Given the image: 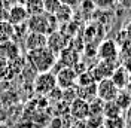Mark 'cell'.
I'll return each instance as SVG.
<instances>
[{
	"label": "cell",
	"instance_id": "6",
	"mask_svg": "<svg viewBox=\"0 0 131 128\" xmlns=\"http://www.w3.org/2000/svg\"><path fill=\"white\" fill-rule=\"evenodd\" d=\"M116 67H118L116 61H103V60H100L92 67V70H90V72L92 74L94 80L100 82V80H103V79H110V76L113 74Z\"/></svg>",
	"mask_w": 131,
	"mask_h": 128
},
{
	"label": "cell",
	"instance_id": "30",
	"mask_svg": "<svg viewBox=\"0 0 131 128\" xmlns=\"http://www.w3.org/2000/svg\"><path fill=\"white\" fill-rule=\"evenodd\" d=\"M61 5H66V6H70V8H73L78 5V0H58Z\"/></svg>",
	"mask_w": 131,
	"mask_h": 128
},
{
	"label": "cell",
	"instance_id": "31",
	"mask_svg": "<svg viewBox=\"0 0 131 128\" xmlns=\"http://www.w3.org/2000/svg\"><path fill=\"white\" fill-rule=\"evenodd\" d=\"M125 34H127V37H128L130 42H131V21L127 24V27H125Z\"/></svg>",
	"mask_w": 131,
	"mask_h": 128
},
{
	"label": "cell",
	"instance_id": "7",
	"mask_svg": "<svg viewBox=\"0 0 131 128\" xmlns=\"http://www.w3.org/2000/svg\"><path fill=\"white\" fill-rule=\"evenodd\" d=\"M55 78H57V87L64 91V89L74 87L76 79H78V73L74 72L73 67H61L57 72Z\"/></svg>",
	"mask_w": 131,
	"mask_h": 128
},
{
	"label": "cell",
	"instance_id": "14",
	"mask_svg": "<svg viewBox=\"0 0 131 128\" xmlns=\"http://www.w3.org/2000/svg\"><path fill=\"white\" fill-rule=\"evenodd\" d=\"M15 39V27L8 21H0V45Z\"/></svg>",
	"mask_w": 131,
	"mask_h": 128
},
{
	"label": "cell",
	"instance_id": "21",
	"mask_svg": "<svg viewBox=\"0 0 131 128\" xmlns=\"http://www.w3.org/2000/svg\"><path fill=\"white\" fill-rule=\"evenodd\" d=\"M76 83H78V87H91V85H95L97 82L94 80L91 72H83L81 74H78Z\"/></svg>",
	"mask_w": 131,
	"mask_h": 128
},
{
	"label": "cell",
	"instance_id": "32",
	"mask_svg": "<svg viewBox=\"0 0 131 128\" xmlns=\"http://www.w3.org/2000/svg\"><path fill=\"white\" fill-rule=\"evenodd\" d=\"M119 3L122 5L124 8H128V9L131 8V0H119Z\"/></svg>",
	"mask_w": 131,
	"mask_h": 128
},
{
	"label": "cell",
	"instance_id": "12",
	"mask_svg": "<svg viewBox=\"0 0 131 128\" xmlns=\"http://www.w3.org/2000/svg\"><path fill=\"white\" fill-rule=\"evenodd\" d=\"M130 76H131L130 72H128L124 66H118L116 70L113 72V74L110 76V80L113 82L115 87L119 89V91H122V89H125V87H127Z\"/></svg>",
	"mask_w": 131,
	"mask_h": 128
},
{
	"label": "cell",
	"instance_id": "26",
	"mask_svg": "<svg viewBox=\"0 0 131 128\" xmlns=\"http://www.w3.org/2000/svg\"><path fill=\"white\" fill-rule=\"evenodd\" d=\"M48 95H49L51 100H54V101H60V100H63V89L57 87L55 89H52L51 94H48Z\"/></svg>",
	"mask_w": 131,
	"mask_h": 128
},
{
	"label": "cell",
	"instance_id": "23",
	"mask_svg": "<svg viewBox=\"0 0 131 128\" xmlns=\"http://www.w3.org/2000/svg\"><path fill=\"white\" fill-rule=\"evenodd\" d=\"M103 107H104V103L101 100H92L90 103V116H103Z\"/></svg>",
	"mask_w": 131,
	"mask_h": 128
},
{
	"label": "cell",
	"instance_id": "33",
	"mask_svg": "<svg viewBox=\"0 0 131 128\" xmlns=\"http://www.w3.org/2000/svg\"><path fill=\"white\" fill-rule=\"evenodd\" d=\"M125 91L128 92L131 95V76H130V79H128V83H127V87H125Z\"/></svg>",
	"mask_w": 131,
	"mask_h": 128
},
{
	"label": "cell",
	"instance_id": "22",
	"mask_svg": "<svg viewBox=\"0 0 131 128\" xmlns=\"http://www.w3.org/2000/svg\"><path fill=\"white\" fill-rule=\"evenodd\" d=\"M103 127L104 128H127L125 118H124V116H118V118H109V119H104Z\"/></svg>",
	"mask_w": 131,
	"mask_h": 128
},
{
	"label": "cell",
	"instance_id": "2",
	"mask_svg": "<svg viewBox=\"0 0 131 128\" xmlns=\"http://www.w3.org/2000/svg\"><path fill=\"white\" fill-rule=\"evenodd\" d=\"M25 24H27L28 33H39V34L49 36L51 33L58 31V21L54 15L42 14V15L28 16Z\"/></svg>",
	"mask_w": 131,
	"mask_h": 128
},
{
	"label": "cell",
	"instance_id": "28",
	"mask_svg": "<svg viewBox=\"0 0 131 128\" xmlns=\"http://www.w3.org/2000/svg\"><path fill=\"white\" fill-rule=\"evenodd\" d=\"M25 0H2L3 6L6 9H9L10 6H15V5H24Z\"/></svg>",
	"mask_w": 131,
	"mask_h": 128
},
{
	"label": "cell",
	"instance_id": "20",
	"mask_svg": "<svg viewBox=\"0 0 131 128\" xmlns=\"http://www.w3.org/2000/svg\"><path fill=\"white\" fill-rule=\"evenodd\" d=\"M115 103L118 104V107H119L122 112L124 110H130L131 109V95L125 91V89H122V91H119V94L116 97Z\"/></svg>",
	"mask_w": 131,
	"mask_h": 128
},
{
	"label": "cell",
	"instance_id": "8",
	"mask_svg": "<svg viewBox=\"0 0 131 128\" xmlns=\"http://www.w3.org/2000/svg\"><path fill=\"white\" fill-rule=\"evenodd\" d=\"M69 113L74 121H86L90 116V103L82 98H76L69 104Z\"/></svg>",
	"mask_w": 131,
	"mask_h": 128
},
{
	"label": "cell",
	"instance_id": "16",
	"mask_svg": "<svg viewBox=\"0 0 131 128\" xmlns=\"http://www.w3.org/2000/svg\"><path fill=\"white\" fill-rule=\"evenodd\" d=\"M54 16H55V19L58 21V24H69L72 21V18H73V8L61 5L60 9L57 10V14Z\"/></svg>",
	"mask_w": 131,
	"mask_h": 128
},
{
	"label": "cell",
	"instance_id": "9",
	"mask_svg": "<svg viewBox=\"0 0 131 128\" xmlns=\"http://www.w3.org/2000/svg\"><path fill=\"white\" fill-rule=\"evenodd\" d=\"M27 19H28V14L25 10L24 5H15L8 9V23L10 25L14 27L23 25L27 23Z\"/></svg>",
	"mask_w": 131,
	"mask_h": 128
},
{
	"label": "cell",
	"instance_id": "3",
	"mask_svg": "<svg viewBox=\"0 0 131 128\" xmlns=\"http://www.w3.org/2000/svg\"><path fill=\"white\" fill-rule=\"evenodd\" d=\"M33 88L39 95H48L51 94L52 89L57 88V78L55 73L46 72V73H37L34 82H33Z\"/></svg>",
	"mask_w": 131,
	"mask_h": 128
},
{
	"label": "cell",
	"instance_id": "13",
	"mask_svg": "<svg viewBox=\"0 0 131 128\" xmlns=\"http://www.w3.org/2000/svg\"><path fill=\"white\" fill-rule=\"evenodd\" d=\"M74 88H76L78 98H82V100H85L88 103H91L92 100L97 98V83L91 85V87H78V85H74Z\"/></svg>",
	"mask_w": 131,
	"mask_h": 128
},
{
	"label": "cell",
	"instance_id": "11",
	"mask_svg": "<svg viewBox=\"0 0 131 128\" xmlns=\"http://www.w3.org/2000/svg\"><path fill=\"white\" fill-rule=\"evenodd\" d=\"M46 39L48 36L39 34V33H28L24 39V48L27 52L37 51V49L46 48Z\"/></svg>",
	"mask_w": 131,
	"mask_h": 128
},
{
	"label": "cell",
	"instance_id": "25",
	"mask_svg": "<svg viewBox=\"0 0 131 128\" xmlns=\"http://www.w3.org/2000/svg\"><path fill=\"white\" fill-rule=\"evenodd\" d=\"M88 128H98L103 127L104 124V116H88V119L85 121Z\"/></svg>",
	"mask_w": 131,
	"mask_h": 128
},
{
	"label": "cell",
	"instance_id": "10",
	"mask_svg": "<svg viewBox=\"0 0 131 128\" xmlns=\"http://www.w3.org/2000/svg\"><path fill=\"white\" fill-rule=\"evenodd\" d=\"M67 42L69 40L66 39V36L61 31H55V33H51L46 39V48L51 49L55 55H58L63 49L67 48Z\"/></svg>",
	"mask_w": 131,
	"mask_h": 128
},
{
	"label": "cell",
	"instance_id": "1",
	"mask_svg": "<svg viewBox=\"0 0 131 128\" xmlns=\"http://www.w3.org/2000/svg\"><path fill=\"white\" fill-rule=\"evenodd\" d=\"M27 60L37 73L52 72V67L57 63V55L48 48H42L37 51L27 52Z\"/></svg>",
	"mask_w": 131,
	"mask_h": 128
},
{
	"label": "cell",
	"instance_id": "5",
	"mask_svg": "<svg viewBox=\"0 0 131 128\" xmlns=\"http://www.w3.org/2000/svg\"><path fill=\"white\" fill-rule=\"evenodd\" d=\"M97 55L103 61H116L119 57V48L116 42L112 39L103 40L97 48Z\"/></svg>",
	"mask_w": 131,
	"mask_h": 128
},
{
	"label": "cell",
	"instance_id": "27",
	"mask_svg": "<svg viewBox=\"0 0 131 128\" xmlns=\"http://www.w3.org/2000/svg\"><path fill=\"white\" fill-rule=\"evenodd\" d=\"M95 6H98V8H103V9H106L109 8V6H112L113 5V2L115 0H91Z\"/></svg>",
	"mask_w": 131,
	"mask_h": 128
},
{
	"label": "cell",
	"instance_id": "4",
	"mask_svg": "<svg viewBox=\"0 0 131 128\" xmlns=\"http://www.w3.org/2000/svg\"><path fill=\"white\" fill-rule=\"evenodd\" d=\"M119 94V89L115 87V83L110 79H103L97 82V98L103 103L115 101Z\"/></svg>",
	"mask_w": 131,
	"mask_h": 128
},
{
	"label": "cell",
	"instance_id": "29",
	"mask_svg": "<svg viewBox=\"0 0 131 128\" xmlns=\"http://www.w3.org/2000/svg\"><path fill=\"white\" fill-rule=\"evenodd\" d=\"M51 128H63V119L61 118H54L51 121Z\"/></svg>",
	"mask_w": 131,
	"mask_h": 128
},
{
	"label": "cell",
	"instance_id": "34",
	"mask_svg": "<svg viewBox=\"0 0 131 128\" xmlns=\"http://www.w3.org/2000/svg\"><path fill=\"white\" fill-rule=\"evenodd\" d=\"M98 128H104V127H98Z\"/></svg>",
	"mask_w": 131,
	"mask_h": 128
},
{
	"label": "cell",
	"instance_id": "17",
	"mask_svg": "<svg viewBox=\"0 0 131 128\" xmlns=\"http://www.w3.org/2000/svg\"><path fill=\"white\" fill-rule=\"evenodd\" d=\"M61 63L64 64V67H73L78 63V54L72 48H66L61 51Z\"/></svg>",
	"mask_w": 131,
	"mask_h": 128
},
{
	"label": "cell",
	"instance_id": "15",
	"mask_svg": "<svg viewBox=\"0 0 131 128\" xmlns=\"http://www.w3.org/2000/svg\"><path fill=\"white\" fill-rule=\"evenodd\" d=\"M24 8L27 10L28 16H34V15H42L45 14L43 9V0H25L24 2Z\"/></svg>",
	"mask_w": 131,
	"mask_h": 128
},
{
	"label": "cell",
	"instance_id": "18",
	"mask_svg": "<svg viewBox=\"0 0 131 128\" xmlns=\"http://www.w3.org/2000/svg\"><path fill=\"white\" fill-rule=\"evenodd\" d=\"M18 45L15 42H6V43H2L0 45V55L6 57V58H15L18 57L19 51H18Z\"/></svg>",
	"mask_w": 131,
	"mask_h": 128
},
{
	"label": "cell",
	"instance_id": "24",
	"mask_svg": "<svg viewBox=\"0 0 131 128\" xmlns=\"http://www.w3.org/2000/svg\"><path fill=\"white\" fill-rule=\"evenodd\" d=\"M60 6H61V3L58 0H43V9H45L46 15H55Z\"/></svg>",
	"mask_w": 131,
	"mask_h": 128
},
{
	"label": "cell",
	"instance_id": "19",
	"mask_svg": "<svg viewBox=\"0 0 131 128\" xmlns=\"http://www.w3.org/2000/svg\"><path fill=\"white\" fill-rule=\"evenodd\" d=\"M103 116L104 119H109V118H118V116H122V110L118 107V104L115 101H109V103H104V107H103Z\"/></svg>",
	"mask_w": 131,
	"mask_h": 128
}]
</instances>
